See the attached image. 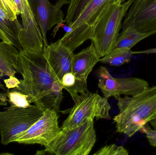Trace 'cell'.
<instances>
[{"instance_id": "obj_24", "label": "cell", "mask_w": 156, "mask_h": 155, "mask_svg": "<svg viewBox=\"0 0 156 155\" xmlns=\"http://www.w3.org/2000/svg\"><path fill=\"white\" fill-rule=\"evenodd\" d=\"M60 81L64 88L67 90L74 86L76 79L74 74L72 72H69L64 75Z\"/></svg>"}, {"instance_id": "obj_27", "label": "cell", "mask_w": 156, "mask_h": 155, "mask_svg": "<svg viewBox=\"0 0 156 155\" xmlns=\"http://www.w3.org/2000/svg\"><path fill=\"white\" fill-rule=\"evenodd\" d=\"M133 55L141 54H156V48L147 49V50H144V51H136V52L133 51Z\"/></svg>"}, {"instance_id": "obj_14", "label": "cell", "mask_w": 156, "mask_h": 155, "mask_svg": "<svg viewBox=\"0 0 156 155\" xmlns=\"http://www.w3.org/2000/svg\"><path fill=\"white\" fill-rule=\"evenodd\" d=\"M92 43L80 52L74 54L72 63V72L78 81L87 83V79L94 66L100 61Z\"/></svg>"}, {"instance_id": "obj_5", "label": "cell", "mask_w": 156, "mask_h": 155, "mask_svg": "<svg viewBox=\"0 0 156 155\" xmlns=\"http://www.w3.org/2000/svg\"><path fill=\"white\" fill-rule=\"evenodd\" d=\"M134 1L112 5L95 26L90 40L100 58L114 49L122 27V21Z\"/></svg>"}, {"instance_id": "obj_21", "label": "cell", "mask_w": 156, "mask_h": 155, "mask_svg": "<svg viewBox=\"0 0 156 155\" xmlns=\"http://www.w3.org/2000/svg\"><path fill=\"white\" fill-rule=\"evenodd\" d=\"M5 93L10 104L9 109L25 108L31 106L28 100V96L18 90L11 92L8 90Z\"/></svg>"}, {"instance_id": "obj_18", "label": "cell", "mask_w": 156, "mask_h": 155, "mask_svg": "<svg viewBox=\"0 0 156 155\" xmlns=\"http://www.w3.org/2000/svg\"><path fill=\"white\" fill-rule=\"evenodd\" d=\"M152 35V34L142 33L133 27L128 26L123 29L122 33L119 34L114 49L126 48L131 49L137 43Z\"/></svg>"}, {"instance_id": "obj_6", "label": "cell", "mask_w": 156, "mask_h": 155, "mask_svg": "<svg viewBox=\"0 0 156 155\" xmlns=\"http://www.w3.org/2000/svg\"><path fill=\"white\" fill-rule=\"evenodd\" d=\"M75 105L67 119L63 122L61 129L76 127L87 119L110 120L111 106L108 98L88 90L72 97Z\"/></svg>"}, {"instance_id": "obj_3", "label": "cell", "mask_w": 156, "mask_h": 155, "mask_svg": "<svg viewBox=\"0 0 156 155\" xmlns=\"http://www.w3.org/2000/svg\"><path fill=\"white\" fill-rule=\"evenodd\" d=\"M96 141L94 119H87L76 127L61 129L45 149L36 154L88 155Z\"/></svg>"}, {"instance_id": "obj_17", "label": "cell", "mask_w": 156, "mask_h": 155, "mask_svg": "<svg viewBox=\"0 0 156 155\" xmlns=\"http://www.w3.org/2000/svg\"><path fill=\"white\" fill-rule=\"evenodd\" d=\"M64 88L61 81L56 80L51 88L35 104L39 106L44 110L50 109L58 113L60 111V103L63 99L62 91Z\"/></svg>"}, {"instance_id": "obj_30", "label": "cell", "mask_w": 156, "mask_h": 155, "mask_svg": "<svg viewBox=\"0 0 156 155\" xmlns=\"http://www.w3.org/2000/svg\"><path fill=\"white\" fill-rule=\"evenodd\" d=\"M7 103L6 102H2V101H0V106H5L7 105Z\"/></svg>"}, {"instance_id": "obj_1", "label": "cell", "mask_w": 156, "mask_h": 155, "mask_svg": "<svg viewBox=\"0 0 156 155\" xmlns=\"http://www.w3.org/2000/svg\"><path fill=\"white\" fill-rule=\"evenodd\" d=\"M119 113L113 118L117 133L131 137L156 115V85L133 96H114Z\"/></svg>"}, {"instance_id": "obj_31", "label": "cell", "mask_w": 156, "mask_h": 155, "mask_svg": "<svg viewBox=\"0 0 156 155\" xmlns=\"http://www.w3.org/2000/svg\"><path fill=\"white\" fill-rule=\"evenodd\" d=\"M4 76L3 74V73L2 72V71L0 70V79H1L2 77L3 76Z\"/></svg>"}, {"instance_id": "obj_20", "label": "cell", "mask_w": 156, "mask_h": 155, "mask_svg": "<svg viewBox=\"0 0 156 155\" xmlns=\"http://www.w3.org/2000/svg\"><path fill=\"white\" fill-rule=\"evenodd\" d=\"M64 22L70 25L77 18L83 9L92 0H70Z\"/></svg>"}, {"instance_id": "obj_2", "label": "cell", "mask_w": 156, "mask_h": 155, "mask_svg": "<svg viewBox=\"0 0 156 155\" xmlns=\"http://www.w3.org/2000/svg\"><path fill=\"white\" fill-rule=\"evenodd\" d=\"M16 71L23 77L16 89L28 96L30 104L36 103L58 80L50 68L44 49L37 53L20 52Z\"/></svg>"}, {"instance_id": "obj_9", "label": "cell", "mask_w": 156, "mask_h": 155, "mask_svg": "<svg viewBox=\"0 0 156 155\" xmlns=\"http://www.w3.org/2000/svg\"><path fill=\"white\" fill-rule=\"evenodd\" d=\"M36 20L41 30L44 39V48L48 46L47 38L48 32L56 25L54 32V37L61 24L64 22V14L62 6L69 4V0H58L52 4L49 0H28Z\"/></svg>"}, {"instance_id": "obj_28", "label": "cell", "mask_w": 156, "mask_h": 155, "mask_svg": "<svg viewBox=\"0 0 156 155\" xmlns=\"http://www.w3.org/2000/svg\"><path fill=\"white\" fill-rule=\"evenodd\" d=\"M8 99L7 98L6 93H0V101L3 102H8Z\"/></svg>"}, {"instance_id": "obj_11", "label": "cell", "mask_w": 156, "mask_h": 155, "mask_svg": "<svg viewBox=\"0 0 156 155\" xmlns=\"http://www.w3.org/2000/svg\"><path fill=\"white\" fill-rule=\"evenodd\" d=\"M14 1L22 17L23 28L19 34V40L23 51L33 53L42 52L44 39L28 0Z\"/></svg>"}, {"instance_id": "obj_8", "label": "cell", "mask_w": 156, "mask_h": 155, "mask_svg": "<svg viewBox=\"0 0 156 155\" xmlns=\"http://www.w3.org/2000/svg\"><path fill=\"white\" fill-rule=\"evenodd\" d=\"M97 75L98 86L104 97L107 98L116 96H133L142 93L149 86V83L141 78L113 77L104 66L99 68Z\"/></svg>"}, {"instance_id": "obj_26", "label": "cell", "mask_w": 156, "mask_h": 155, "mask_svg": "<svg viewBox=\"0 0 156 155\" xmlns=\"http://www.w3.org/2000/svg\"><path fill=\"white\" fill-rule=\"evenodd\" d=\"M5 86L8 89L11 88H16L20 84V80H18L16 77L14 76H9L8 79L4 80Z\"/></svg>"}, {"instance_id": "obj_19", "label": "cell", "mask_w": 156, "mask_h": 155, "mask_svg": "<svg viewBox=\"0 0 156 155\" xmlns=\"http://www.w3.org/2000/svg\"><path fill=\"white\" fill-rule=\"evenodd\" d=\"M133 51L126 48H117L100 59L99 62L112 66H120L131 61Z\"/></svg>"}, {"instance_id": "obj_25", "label": "cell", "mask_w": 156, "mask_h": 155, "mask_svg": "<svg viewBox=\"0 0 156 155\" xmlns=\"http://www.w3.org/2000/svg\"><path fill=\"white\" fill-rule=\"evenodd\" d=\"M141 131L146 134L150 144L152 146L156 147V130L151 129L149 126H146Z\"/></svg>"}, {"instance_id": "obj_4", "label": "cell", "mask_w": 156, "mask_h": 155, "mask_svg": "<svg viewBox=\"0 0 156 155\" xmlns=\"http://www.w3.org/2000/svg\"><path fill=\"white\" fill-rule=\"evenodd\" d=\"M125 0H92L76 20L69 25V31L61 42L74 52L83 42L90 39L97 23L114 4H122Z\"/></svg>"}, {"instance_id": "obj_13", "label": "cell", "mask_w": 156, "mask_h": 155, "mask_svg": "<svg viewBox=\"0 0 156 155\" xmlns=\"http://www.w3.org/2000/svg\"><path fill=\"white\" fill-rule=\"evenodd\" d=\"M45 55L54 74L61 80L64 75L72 72L74 54L60 39L44 48Z\"/></svg>"}, {"instance_id": "obj_22", "label": "cell", "mask_w": 156, "mask_h": 155, "mask_svg": "<svg viewBox=\"0 0 156 155\" xmlns=\"http://www.w3.org/2000/svg\"><path fill=\"white\" fill-rule=\"evenodd\" d=\"M0 8L9 19L12 21L17 19V16L20 15L14 0H0Z\"/></svg>"}, {"instance_id": "obj_16", "label": "cell", "mask_w": 156, "mask_h": 155, "mask_svg": "<svg viewBox=\"0 0 156 155\" xmlns=\"http://www.w3.org/2000/svg\"><path fill=\"white\" fill-rule=\"evenodd\" d=\"M20 52L13 45L0 42V70L4 76H14Z\"/></svg>"}, {"instance_id": "obj_7", "label": "cell", "mask_w": 156, "mask_h": 155, "mask_svg": "<svg viewBox=\"0 0 156 155\" xmlns=\"http://www.w3.org/2000/svg\"><path fill=\"white\" fill-rule=\"evenodd\" d=\"M44 110L35 104L25 108H6L0 112L1 143L7 145L14 142L43 116Z\"/></svg>"}, {"instance_id": "obj_23", "label": "cell", "mask_w": 156, "mask_h": 155, "mask_svg": "<svg viewBox=\"0 0 156 155\" xmlns=\"http://www.w3.org/2000/svg\"><path fill=\"white\" fill-rule=\"evenodd\" d=\"M129 152L122 146L115 144L105 145L98 150L94 155H128Z\"/></svg>"}, {"instance_id": "obj_12", "label": "cell", "mask_w": 156, "mask_h": 155, "mask_svg": "<svg viewBox=\"0 0 156 155\" xmlns=\"http://www.w3.org/2000/svg\"><path fill=\"white\" fill-rule=\"evenodd\" d=\"M123 29L128 26L144 33H156V0H135L125 16Z\"/></svg>"}, {"instance_id": "obj_15", "label": "cell", "mask_w": 156, "mask_h": 155, "mask_svg": "<svg viewBox=\"0 0 156 155\" xmlns=\"http://www.w3.org/2000/svg\"><path fill=\"white\" fill-rule=\"evenodd\" d=\"M23 26L17 19L11 20L0 8V39L12 45L19 52L23 50L19 40V34Z\"/></svg>"}, {"instance_id": "obj_29", "label": "cell", "mask_w": 156, "mask_h": 155, "mask_svg": "<svg viewBox=\"0 0 156 155\" xmlns=\"http://www.w3.org/2000/svg\"><path fill=\"white\" fill-rule=\"evenodd\" d=\"M151 125L153 126L154 129L156 130V115L154 117H153V119L149 122Z\"/></svg>"}, {"instance_id": "obj_10", "label": "cell", "mask_w": 156, "mask_h": 155, "mask_svg": "<svg viewBox=\"0 0 156 155\" xmlns=\"http://www.w3.org/2000/svg\"><path fill=\"white\" fill-rule=\"evenodd\" d=\"M56 112L46 109L41 118L29 129L18 136L14 142L25 144H37L45 147L61 131Z\"/></svg>"}]
</instances>
